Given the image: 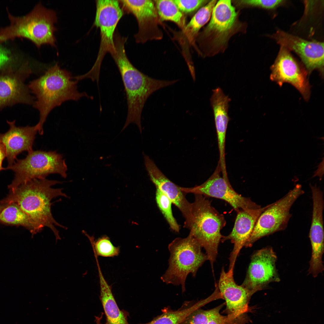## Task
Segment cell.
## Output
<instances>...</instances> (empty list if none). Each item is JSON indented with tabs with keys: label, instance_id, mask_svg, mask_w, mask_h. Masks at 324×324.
Here are the masks:
<instances>
[{
	"label": "cell",
	"instance_id": "obj_15",
	"mask_svg": "<svg viewBox=\"0 0 324 324\" xmlns=\"http://www.w3.org/2000/svg\"><path fill=\"white\" fill-rule=\"evenodd\" d=\"M32 71L28 62L17 69L0 74V109L17 104H34L25 80Z\"/></svg>",
	"mask_w": 324,
	"mask_h": 324
},
{
	"label": "cell",
	"instance_id": "obj_27",
	"mask_svg": "<svg viewBox=\"0 0 324 324\" xmlns=\"http://www.w3.org/2000/svg\"><path fill=\"white\" fill-rule=\"evenodd\" d=\"M160 21H170L181 30L185 26L186 16L179 10L173 0H153Z\"/></svg>",
	"mask_w": 324,
	"mask_h": 324
},
{
	"label": "cell",
	"instance_id": "obj_32",
	"mask_svg": "<svg viewBox=\"0 0 324 324\" xmlns=\"http://www.w3.org/2000/svg\"><path fill=\"white\" fill-rule=\"evenodd\" d=\"M15 60L10 50L0 44V74L14 67Z\"/></svg>",
	"mask_w": 324,
	"mask_h": 324
},
{
	"label": "cell",
	"instance_id": "obj_22",
	"mask_svg": "<svg viewBox=\"0 0 324 324\" xmlns=\"http://www.w3.org/2000/svg\"><path fill=\"white\" fill-rule=\"evenodd\" d=\"M100 285L99 298L106 319L105 324H129V313L119 308L112 292V287L105 279L100 264H97Z\"/></svg>",
	"mask_w": 324,
	"mask_h": 324
},
{
	"label": "cell",
	"instance_id": "obj_13",
	"mask_svg": "<svg viewBox=\"0 0 324 324\" xmlns=\"http://www.w3.org/2000/svg\"><path fill=\"white\" fill-rule=\"evenodd\" d=\"M270 80L281 86L288 83L294 87L305 101L310 95L308 72L296 60L289 50L281 46L278 55L271 67Z\"/></svg>",
	"mask_w": 324,
	"mask_h": 324
},
{
	"label": "cell",
	"instance_id": "obj_14",
	"mask_svg": "<svg viewBox=\"0 0 324 324\" xmlns=\"http://www.w3.org/2000/svg\"><path fill=\"white\" fill-rule=\"evenodd\" d=\"M277 260L276 254L271 247L257 250L252 256L246 277L241 285L256 292L266 288L270 283L279 282Z\"/></svg>",
	"mask_w": 324,
	"mask_h": 324
},
{
	"label": "cell",
	"instance_id": "obj_17",
	"mask_svg": "<svg viewBox=\"0 0 324 324\" xmlns=\"http://www.w3.org/2000/svg\"><path fill=\"white\" fill-rule=\"evenodd\" d=\"M233 269H229L226 272L223 267L217 286L222 298L225 301L224 312L245 323L247 322L246 314L249 310L248 304L251 296L255 292L236 283Z\"/></svg>",
	"mask_w": 324,
	"mask_h": 324
},
{
	"label": "cell",
	"instance_id": "obj_19",
	"mask_svg": "<svg viewBox=\"0 0 324 324\" xmlns=\"http://www.w3.org/2000/svg\"><path fill=\"white\" fill-rule=\"evenodd\" d=\"M241 210L237 212L233 227L229 234L223 237L221 241L230 240L234 247L229 258V269H234L236 258L252 232L256 222L266 208Z\"/></svg>",
	"mask_w": 324,
	"mask_h": 324
},
{
	"label": "cell",
	"instance_id": "obj_6",
	"mask_svg": "<svg viewBox=\"0 0 324 324\" xmlns=\"http://www.w3.org/2000/svg\"><path fill=\"white\" fill-rule=\"evenodd\" d=\"M192 204V220L189 234L206 250L212 267L218 254L219 243L223 236L221 230L225 226L224 216L213 206L206 197L195 194Z\"/></svg>",
	"mask_w": 324,
	"mask_h": 324
},
{
	"label": "cell",
	"instance_id": "obj_3",
	"mask_svg": "<svg viewBox=\"0 0 324 324\" xmlns=\"http://www.w3.org/2000/svg\"><path fill=\"white\" fill-rule=\"evenodd\" d=\"M73 78L70 72L61 69L56 63L43 75L30 82L28 87L36 98L33 106L40 114L39 120L35 127L40 135L43 134V126L47 116L55 107L68 100L89 97L86 93L78 91V81Z\"/></svg>",
	"mask_w": 324,
	"mask_h": 324
},
{
	"label": "cell",
	"instance_id": "obj_35",
	"mask_svg": "<svg viewBox=\"0 0 324 324\" xmlns=\"http://www.w3.org/2000/svg\"><path fill=\"white\" fill-rule=\"evenodd\" d=\"M103 316V315H101L100 316H95V321L96 324H105V323L103 324L101 322Z\"/></svg>",
	"mask_w": 324,
	"mask_h": 324
},
{
	"label": "cell",
	"instance_id": "obj_33",
	"mask_svg": "<svg viewBox=\"0 0 324 324\" xmlns=\"http://www.w3.org/2000/svg\"><path fill=\"white\" fill-rule=\"evenodd\" d=\"M6 152L5 147L1 142H0V171L2 170H5V168L2 167L3 161L6 157Z\"/></svg>",
	"mask_w": 324,
	"mask_h": 324
},
{
	"label": "cell",
	"instance_id": "obj_4",
	"mask_svg": "<svg viewBox=\"0 0 324 324\" xmlns=\"http://www.w3.org/2000/svg\"><path fill=\"white\" fill-rule=\"evenodd\" d=\"M239 16L231 0L217 1L208 23L196 38L194 47L198 54L205 58L223 53L233 36L245 33L247 24Z\"/></svg>",
	"mask_w": 324,
	"mask_h": 324
},
{
	"label": "cell",
	"instance_id": "obj_36",
	"mask_svg": "<svg viewBox=\"0 0 324 324\" xmlns=\"http://www.w3.org/2000/svg\"><path fill=\"white\" fill-rule=\"evenodd\" d=\"M6 205V203H3L1 200L0 201V213Z\"/></svg>",
	"mask_w": 324,
	"mask_h": 324
},
{
	"label": "cell",
	"instance_id": "obj_18",
	"mask_svg": "<svg viewBox=\"0 0 324 324\" xmlns=\"http://www.w3.org/2000/svg\"><path fill=\"white\" fill-rule=\"evenodd\" d=\"M143 155L145 167L151 181L156 188L166 195L180 210L185 219L184 227L189 229L192 220V203L187 200L180 187L169 179L148 156L144 153Z\"/></svg>",
	"mask_w": 324,
	"mask_h": 324
},
{
	"label": "cell",
	"instance_id": "obj_5",
	"mask_svg": "<svg viewBox=\"0 0 324 324\" xmlns=\"http://www.w3.org/2000/svg\"><path fill=\"white\" fill-rule=\"evenodd\" d=\"M10 25L0 29V44L17 37L28 39L39 48L44 44L56 46L54 35L57 28L54 24L57 21L54 10L36 4L28 14L22 16H14L8 12Z\"/></svg>",
	"mask_w": 324,
	"mask_h": 324
},
{
	"label": "cell",
	"instance_id": "obj_2",
	"mask_svg": "<svg viewBox=\"0 0 324 324\" xmlns=\"http://www.w3.org/2000/svg\"><path fill=\"white\" fill-rule=\"evenodd\" d=\"M62 182L46 179H33L20 185L1 201L8 203L14 202L42 229L49 228L53 232L56 242L61 239L56 226L67 229L55 219L51 210L52 200L59 196L68 198L62 188L52 187Z\"/></svg>",
	"mask_w": 324,
	"mask_h": 324
},
{
	"label": "cell",
	"instance_id": "obj_1",
	"mask_svg": "<svg viewBox=\"0 0 324 324\" xmlns=\"http://www.w3.org/2000/svg\"><path fill=\"white\" fill-rule=\"evenodd\" d=\"M127 39L116 31L114 48L110 52L120 73L127 98V115L121 132L130 124L134 123L141 133V114L148 98L157 90L173 85L179 80L156 79L139 70L131 63L126 55L124 45Z\"/></svg>",
	"mask_w": 324,
	"mask_h": 324
},
{
	"label": "cell",
	"instance_id": "obj_9",
	"mask_svg": "<svg viewBox=\"0 0 324 324\" xmlns=\"http://www.w3.org/2000/svg\"><path fill=\"white\" fill-rule=\"evenodd\" d=\"M304 192L302 185L296 184L281 199L266 206L244 246L250 247L260 238L285 230L291 217V207Z\"/></svg>",
	"mask_w": 324,
	"mask_h": 324
},
{
	"label": "cell",
	"instance_id": "obj_7",
	"mask_svg": "<svg viewBox=\"0 0 324 324\" xmlns=\"http://www.w3.org/2000/svg\"><path fill=\"white\" fill-rule=\"evenodd\" d=\"M202 248L189 234L186 238H177L173 240L168 246V267L161 277V280L167 284L181 285L182 292H184L188 275L191 274L195 277L199 268L208 260Z\"/></svg>",
	"mask_w": 324,
	"mask_h": 324
},
{
	"label": "cell",
	"instance_id": "obj_25",
	"mask_svg": "<svg viewBox=\"0 0 324 324\" xmlns=\"http://www.w3.org/2000/svg\"><path fill=\"white\" fill-rule=\"evenodd\" d=\"M224 304L208 310L199 308L187 316L180 324H242L239 320L230 315L224 316L220 310Z\"/></svg>",
	"mask_w": 324,
	"mask_h": 324
},
{
	"label": "cell",
	"instance_id": "obj_23",
	"mask_svg": "<svg viewBox=\"0 0 324 324\" xmlns=\"http://www.w3.org/2000/svg\"><path fill=\"white\" fill-rule=\"evenodd\" d=\"M217 1L210 0L195 14L183 29L175 32L174 38L181 46L190 45L194 47L200 29L209 20Z\"/></svg>",
	"mask_w": 324,
	"mask_h": 324
},
{
	"label": "cell",
	"instance_id": "obj_29",
	"mask_svg": "<svg viewBox=\"0 0 324 324\" xmlns=\"http://www.w3.org/2000/svg\"><path fill=\"white\" fill-rule=\"evenodd\" d=\"M155 195L158 206L169 224L170 228L174 232H179L180 227L172 214V201L166 195L157 188H156Z\"/></svg>",
	"mask_w": 324,
	"mask_h": 324
},
{
	"label": "cell",
	"instance_id": "obj_26",
	"mask_svg": "<svg viewBox=\"0 0 324 324\" xmlns=\"http://www.w3.org/2000/svg\"><path fill=\"white\" fill-rule=\"evenodd\" d=\"M0 223L23 226L29 231L32 236L43 230L14 202L7 203L1 212Z\"/></svg>",
	"mask_w": 324,
	"mask_h": 324
},
{
	"label": "cell",
	"instance_id": "obj_11",
	"mask_svg": "<svg viewBox=\"0 0 324 324\" xmlns=\"http://www.w3.org/2000/svg\"><path fill=\"white\" fill-rule=\"evenodd\" d=\"M219 164L211 176L201 184L192 188L181 187L185 194L193 193L206 197L215 198L228 203L237 212L241 210L260 208L261 206L248 197L236 192L231 186L228 177L220 175Z\"/></svg>",
	"mask_w": 324,
	"mask_h": 324
},
{
	"label": "cell",
	"instance_id": "obj_20",
	"mask_svg": "<svg viewBox=\"0 0 324 324\" xmlns=\"http://www.w3.org/2000/svg\"><path fill=\"white\" fill-rule=\"evenodd\" d=\"M7 122L9 129L5 133L0 134V142L5 147L8 166H10L15 162L18 154L24 151L28 152L33 150L38 131L35 126L18 127L15 125V120Z\"/></svg>",
	"mask_w": 324,
	"mask_h": 324
},
{
	"label": "cell",
	"instance_id": "obj_16",
	"mask_svg": "<svg viewBox=\"0 0 324 324\" xmlns=\"http://www.w3.org/2000/svg\"><path fill=\"white\" fill-rule=\"evenodd\" d=\"M281 46L296 53L300 57L309 74L318 70L323 76L324 43L308 40L280 30L270 36Z\"/></svg>",
	"mask_w": 324,
	"mask_h": 324
},
{
	"label": "cell",
	"instance_id": "obj_21",
	"mask_svg": "<svg viewBox=\"0 0 324 324\" xmlns=\"http://www.w3.org/2000/svg\"><path fill=\"white\" fill-rule=\"evenodd\" d=\"M210 99L213 109L216 129L220 162H225V148L226 130L230 118L228 114L229 103L231 99L220 87L212 90Z\"/></svg>",
	"mask_w": 324,
	"mask_h": 324
},
{
	"label": "cell",
	"instance_id": "obj_24",
	"mask_svg": "<svg viewBox=\"0 0 324 324\" xmlns=\"http://www.w3.org/2000/svg\"><path fill=\"white\" fill-rule=\"evenodd\" d=\"M211 296L198 302L186 301L177 310L170 307L161 309L162 314L154 317L150 321L140 324H180L191 313L212 301Z\"/></svg>",
	"mask_w": 324,
	"mask_h": 324
},
{
	"label": "cell",
	"instance_id": "obj_31",
	"mask_svg": "<svg viewBox=\"0 0 324 324\" xmlns=\"http://www.w3.org/2000/svg\"><path fill=\"white\" fill-rule=\"evenodd\" d=\"M180 11L185 16H192L206 4L208 0H173Z\"/></svg>",
	"mask_w": 324,
	"mask_h": 324
},
{
	"label": "cell",
	"instance_id": "obj_8",
	"mask_svg": "<svg viewBox=\"0 0 324 324\" xmlns=\"http://www.w3.org/2000/svg\"><path fill=\"white\" fill-rule=\"evenodd\" d=\"M13 171L15 177L8 188L10 191L33 179H44L49 174L57 173L66 178L67 167L62 155L56 151H33L26 157L17 160L5 168Z\"/></svg>",
	"mask_w": 324,
	"mask_h": 324
},
{
	"label": "cell",
	"instance_id": "obj_28",
	"mask_svg": "<svg viewBox=\"0 0 324 324\" xmlns=\"http://www.w3.org/2000/svg\"><path fill=\"white\" fill-rule=\"evenodd\" d=\"M82 232L89 239L92 247L94 249L98 256L112 257L119 255V247L114 246L108 237L104 236L95 241L93 236H90L84 231Z\"/></svg>",
	"mask_w": 324,
	"mask_h": 324
},
{
	"label": "cell",
	"instance_id": "obj_30",
	"mask_svg": "<svg viewBox=\"0 0 324 324\" xmlns=\"http://www.w3.org/2000/svg\"><path fill=\"white\" fill-rule=\"evenodd\" d=\"M232 2L235 8L239 9L256 8L272 10L283 4L286 1L283 0H237Z\"/></svg>",
	"mask_w": 324,
	"mask_h": 324
},
{
	"label": "cell",
	"instance_id": "obj_10",
	"mask_svg": "<svg viewBox=\"0 0 324 324\" xmlns=\"http://www.w3.org/2000/svg\"><path fill=\"white\" fill-rule=\"evenodd\" d=\"M96 5L94 25L100 29V42L96 60L90 70L93 74L98 75L105 56L114 48L116 29L124 12L119 0H98Z\"/></svg>",
	"mask_w": 324,
	"mask_h": 324
},
{
	"label": "cell",
	"instance_id": "obj_34",
	"mask_svg": "<svg viewBox=\"0 0 324 324\" xmlns=\"http://www.w3.org/2000/svg\"><path fill=\"white\" fill-rule=\"evenodd\" d=\"M317 169L314 172V174L313 177L318 176L321 180L324 174V158H323L322 161L318 166Z\"/></svg>",
	"mask_w": 324,
	"mask_h": 324
},
{
	"label": "cell",
	"instance_id": "obj_12",
	"mask_svg": "<svg viewBox=\"0 0 324 324\" xmlns=\"http://www.w3.org/2000/svg\"><path fill=\"white\" fill-rule=\"evenodd\" d=\"M119 1L124 12L132 14L137 20L138 31L134 35L137 43L162 39L163 33L153 0Z\"/></svg>",
	"mask_w": 324,
	"mask_h": 324
}]
</instances>
